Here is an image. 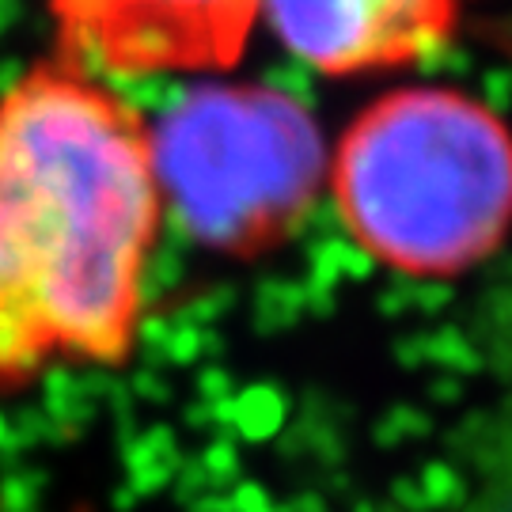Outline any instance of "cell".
Wrapping results in <instances>:
<instances>
[{
    "instance_id": "6da1fadb",
    "label": "cell",
    "mask_w": 512,
    "mask_h": 512,
    "mask_svg": "<svg viewBox=\"0 0 512 512\" xmlns=\"http://www.w3.org/2000/svg\"><path fill=\"white\" fill-rule=\"evenodd\" d=\"M160 220L152 126L129 99L65 57L0 88V391L57 361L126 365Z\"/></svg>"
},
{
    "instance_id": "5b68a950",
    "label": "cell",
    "mask_w": 512,
    "mask_h": 512,
    "mask_svg": "<svg viewBox=\"0 0 512 512\" xmlns=\"http://www.w3.org/2000/svg\"><path fill=\"white\" fill-rule=\"evenodd\" d=\"M467 0H258L274 38L323 76L403 69L456 35Z\"/></svg>"
},
{
    "instance_id": "277c9868",
    "label": "cell",
    "mask_w": 512,
    "mask_h": 512,
    "mask_svg": "<svg viewBox=\"0 0 512 512\" xmlns=\"http://www.w3.org/2000/svg\"><path fill=\"white\" fill-rule=\"evenodd\" d=\"M57 57L95 76L232 69L258 23V0H46Z\"/></svg>"
},
{
    "instance_id": "8992f818",
    "label": "cell",
    "mask_w": 512,
    "mask_h": 512,
    "mask_svg": "<svg viewBox=\"0 0 512 512\" xmlns=\"http://www.w3.org/2000/svg\"><path fill=\"white\" fill-rule=\"evenodd\" d=\"M501 50H509V57H512V19L501 23Z\"/></svg>"
},
{
    "instance_id": "3957f363",
    "label": "cell",
    "mask_w": 512,
    "mask_h": 512,
    "mask_svg": "<svg viewBox=\"0 0 512 512\" xmlns=\"http://www.w3.org/2000/svg\"><path fill=\"white\" fill-rule=\"evenodd\" d=\"M164 205L220 255L274 251L304 224L327 175L308 107L270 84H202L152 129Z\"/></svg>"
},
{
    "instance_id": "7a4b0ae2",
    "label": "cell",
    "mask_w": 512,
    "mask_h": 512,
    "mask_svg": "<svg viewBox=\"0 0 512 512\" xmlns=\"http://www.w3.org/2000/svg\"><path fill=\"white\" fill-rule=\"evenodd\" d=\"M330 194L380 266L459 277L512 232V126L463 88H395L346 126Z\"/></svg>"
}]
</instances>
